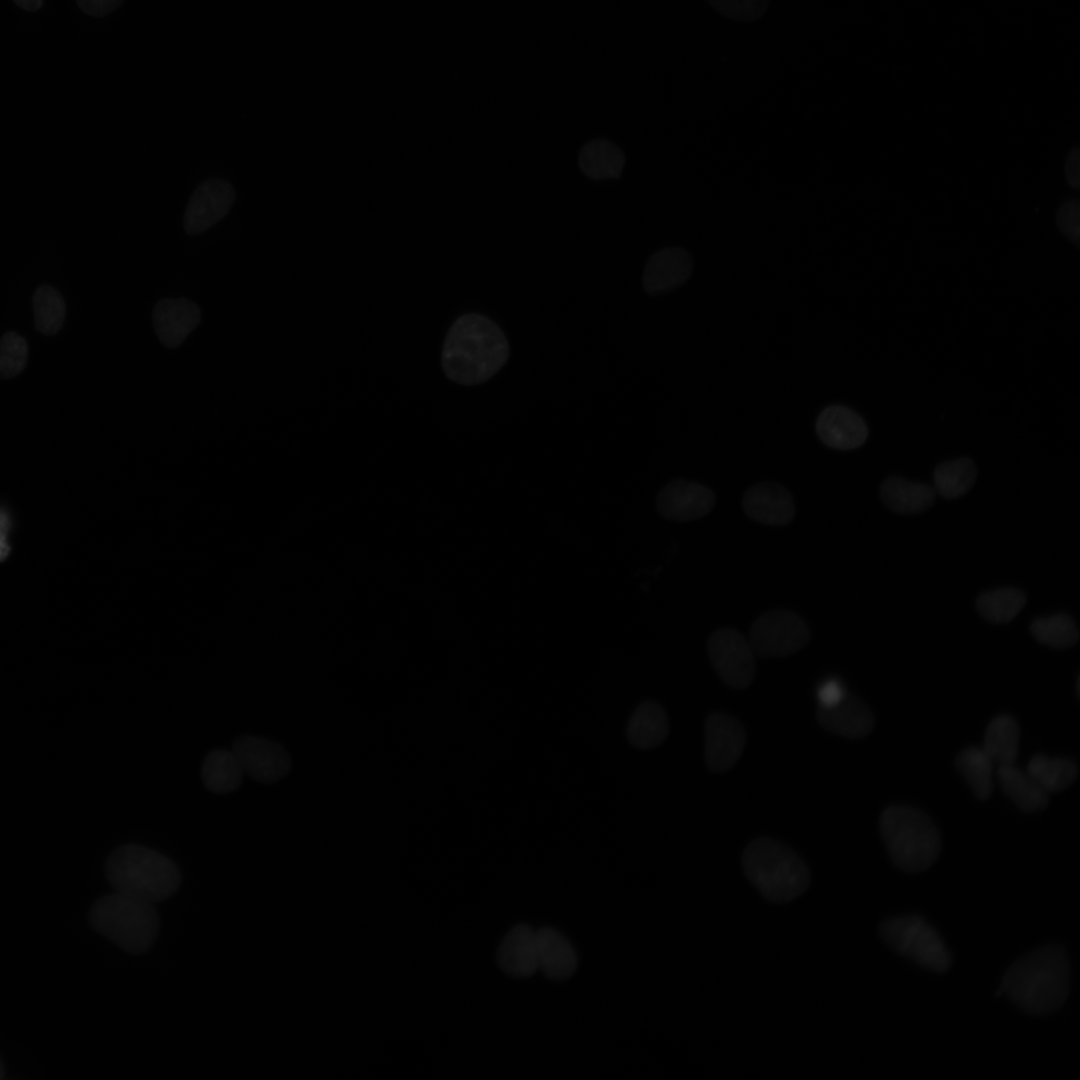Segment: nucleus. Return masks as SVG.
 Listing matches in <instances>:
<instances>
[{
    "mask_svg": "<svg viewBox=\"0 0 1080 1080\" xmlns=\"http://www.w3.org/2000/svg\"><path fill=\"white\" fill-rule=\"evenodd\" d=\"M509 343L499 326L488 317L468 313L450 327L441 362L446 376L462 385L481 384L507 362Z\"/></svg>",
    "mask_w": 1080,
    "mask_h": 1080,
    "instance_id": "f257e3e1",
    "label": "nucleus"
},
{
    "mask_svg": "<svg viewBox=\"0 0 1080 1080\" xmlns=\"http://www.w3.org/2000/svg\"><path fill=\"white\" fill-rule=\"evenodd\" d=\"M1070 968L1064 949L1046 945L1015 962L1004 975L1000 993L1032 1015L1054 1012L1065 1002Z\"/></svg>",
    "mask_w": 1080,
    "mask_h": 1080,
    "instance_id": "f03ea898",
    "label": "nucleus"
},
{
    "mask_svg": "<svg viewBox=\"0 0 1080 1080\" xmlns=\"http://www.w3.org/2000/svg\"><path fill=\"white\" fill-rule=\"evenodd\" d=\"M745 876L769 902L789 903L810 886L811 874L802 857L786 844L767 836L751 840L742 858Z\"/></svg>",
    "mask_w": 1080,
    "mask_h": 1080,
    "instance_id": "7ed1b4c3",
    "label": "nucleus"
},
{
    "mask_svg": "<svg viewBox=\"0 0 1080 1080\" xmlns=\"http://www.w3.org/2000/svg\"><path fill=\"white\" fill-rule=\"evenodd\" d=\"M105 872L115 892L151 903L171 897L181 882L180 871L173 861L135 844L115 849L106 861Z\"/></svg>",
    "mask_w": 1080,
    "mask_h": 1080,
    "instance_id": "20e7f679",
    "label": "nucleus"
},
{
    "mask_svg": "<svg viewBox=\"0 0 1080 1080\" xmlns=\"http://www.w3.org/2000/svg\"><path fill=\"white\" fill-rule=\"evenodd\" d=\"M880 833L892 862L901 870L918 873L928 869L941 850V836L922 811L891 805L880 817Z\"/></svg>",
    "mask_w": 1080,
    "mask_h": 1080,
    "instance_id": "39448f33",
    "label": "nucleus"
},
{
    "mask_svg": "<svg viewBox=\"0 0 1080 1080\" xmlns=\"http://www.w3.org/2000/svg\"><path fill=\"white\" fill-rule=\"evenodd\" d=\"M91 927L131 954H141L155 942L160 920L153 903L114 892L99 898L89 912Z\"/></svg>",
    "mask_w": 1080,
    "mask_h": 1080,
    "instance_id": "423d86ee",
    "label": "nucleus"
},
{
    "mask_svg": "<svg viewBox=\"0 0 1080 1080\" xmlns=\"http://www.w3.org/2000/svg\"><path fill=\"white\" fill-rule=\"evenodd\" d=\"M883 940L898 954L923 968L943 973L951 956L938 932L922 917L905 915L882 922Z\"/></svg>",
    "mask_w": 1080,
    "mask_h": 1080,
    "instance_id": "0eeeda50",
    "label": "nucleus"
},
{
    "mask_svg": "<svg viewBox=\"0 0 1080 1080\" xmlns=\"http://www.w3.org/2000/svg\"><path fill=\"white\" fill-rule=\"evenodd\" d=\"M811 633L805 619L788 609H774L752 623L748 640L756 656L786 657L805 648Z\"/></svg>",
    "mask_w": 1080,
    "mask_h": 1080,
    "instance_id": "6e6552de",
    "label": "nucleus"
},
{
    "mask_svg": "<svg viewBox=\"0 0 1080 1080\" xmlns=\"http://www.w3.org/2000/svg\"><path fill=\"white\" fill-rule=\"evenodd\" d=\"M707 653L714 671L728 687L743 690L751 685L756 675V655L738 630H714L707 640Z\"/></svg>",
    "mask_w": 1080,
    "mask_h": 1080,
    "instance_id": "1a4fd4ad",
    "label": "nucleus"
},
{
    "mask_svg": "<svg viewBox=\"0 0 1080 1080\" xmlns=\"http://www.w3.org/2000/svg\"><path fill=\"white\" fill-rule=\"evenodd\" d=\"M704 760L713 773L730 770L743 754L746 733L741 722L730 714L716 711L704 724Z\"/></svg>",
    "mask_w": 1080,
    "mask_h": 1080,
    "instance_id": "9d476101",
    "label": "nucleus"
},
{
    "mask_svg": "<svg viewBox=\"0 0 1080 1080\" xmlns=\"http://www.w3.org/2000/svg\"><path fill=\"white\" fill-rule=\"evenodd\" d=\"M244 774L259 783L271 784L284 777L291 766L287 751L278 743L256 736H242L232 745Z\"/></svg>",
    "mask_w": 1080,
    "mask_h": 1080,
    "instance_id": "9b49d317",
    "label": "nucleus"
},
{
    "mask_svg": "<svg viewBox=\"0 0 1080 1080\" xmlns=\"http://www.w3.org/2000/svg\"><path fill=\"white\" fill-rule=\"evenodd\" d=\"M235 200L232 184L223 179H209L200 184L186 206L184 229L189 235L205 232L231 210Z\"/></svg>",
    "mask_w": 1080,
    "mask_h": 1080,
    "instance_id": "f8f14e48",
    "label": "nucleus"
},
{
    "mask_svg": "<svg viewBox=\"0 0 1080 1080\" xmlns=\"http://www.w3.org/2000/svg\"><path fill=\"white\" fill-rule=\"evenodd\" d=\"M715 503V494L709 487L678 479L669 482L660 490L656 499V508L658 513L667 520L687 522L708 515Z\"/></svg>",
    "mask_w": 1080,
    "mask_h": 1080,
    "instance_id": "ddd939ff",
    "label": "nucleus"
},
{
    "mask_svg": "<svg viewBox=\"0 0 1080 1080\" xmlns=\"http://www.w3.org/2000/svg\"><path fill=\"white\" fill-rule=\"evenodd\" d=\"M815 716L823 729L847 739L864 738L874 727V716L868 705L849 694L833 705H818Z\"/></svg>",
    "mask_w": 1080,
    "mask_h": 1080,
    "instance_id": "4468645a",
    "label": "nucleus"
},
{
    "mask_svg": "<svg viewBox=\"0 0 1080 1080\" xmlns=\"http://www.w3.org/2000/svg\"><path fill=\"white\" fill-rule=\"evenodd\" d=\"M742 507L746 516L763 525L785 526L795 516V505L789 491L775 482H760L744 494Z\"/></svg>",
    "mask_w": 1080,
    "mask_h": 1080,
    "instance_id": "2eb2a0df",
    "label": "nucleus"
},
{
    "mask_svg": "<svg viewBox=\"0 0 1080 1080\" xmlns=\"http://www.w3.org/2000/svg\"><path fill=\"white\" fill-rule=\"evenodd\" d=\"M694 269L692 255L679 247H668L654 253L643 273V287L651 295L673 290L685 283Z\"/></svg>",
    "mask_w": 1080,
    "mask_h": 1080,
    "instance_id": "dca6fc26",
    "label": "nucleus"
},
{
    "mask_svg": "<svg viewBox=\"0 0 1080 1080\" xmlns=\"http://www.w3.org/2000/svg\"><path fill=\"white\" fill-rule=\"evenodd\" d=\"M816 432L825 445L838 450L855 449L868 436V428L862 417L842 405L829 406L819 414Z\"/></svg>",
    "mask_w": 1080,
    "mask_h": 1080,
    "instance_id": "f3484780",
    "label": "nucleus"
},
{
    "mask_svg": "<svg viewBox=\"0 0 1080 1080\" xmlns=\"http://www.w3.org/2000/svg\"><path fill=\"white\" fill-rule=\"evenodd\" d=\"M199 307L185 298H169L159 301L153 310V324L163 345L175 348L182 344L199 324Z\"/></svg>",
    "mask_w": 1080,
    "mask_h": 1080,
    "instance_id": "a211bd4d",
    "label": "nucleus"
},
{
    "mask_svg": "<svg viewBox=\"0 0 1080 1080\" xmlns=\"http://www.w3.org/2000/svg\"><path fill=\"white\" fill-rule=\"evenodd\" d=\"M498 962L510 976L533 975L538 970L536 931L527 925L512 928L501 942Z\"/></svg>",
    "mask_w": 1080,
    "mask_h": 1080,
    "instance_id": "6ab92c4d",
    "label": "nucleus"
},
{
    "mask_svg": "<svg viewBox=\"0 0 1080 1080\" xmlns=\"http://www.w3.org/2000/svg\"><path fill=\"white\" fill-rule=\"evenodd\" d=\"M538 970L552 980L572 976L577 968V954L559 931L543 927L536 931Z\"/></svg>",
    "mask_w": 1080,
    "mask_h": 1080,
    "instance_id": "aec40b11",
    "label": "nucleus"
},
{
    "mask_svg": "<svg viewBox=\"0 0 1080 1080\" xmlns=\"http://www.w3.org/2000/svg\"><path fill=\"white\" fill-rule=\"evenodd\" d=\"M935 496L933 487L900 477H890L880 487L884 505L899 514L922 513L934 504Z\"/></svg>",
    "mask_w": 1080,
    "mask_h": 1080,
    "instance_id": "412c9836",
    "label": "nucleus"
},
{
    "mask_svg": "<svg viewBox=\"0 0 1080 1080\" xmlns=\"http://www.w3.org/2000/svg\"><path fill=\"white\" fill-rule=\"evenodd\" d=\"M996 778L1004 794L1022 811L1027 813L1044 810L1049 803L1047 793L1026 772L1014 764L998 766Z\"/></svg>",
    "mask_w": 1080,
    "mask_h": 1080,
    "instance_id": "4be33fe9",
    "label": "nucleus"
},
{
    "mask_svg": "<svg viewBox=\"0 0 1080 1080\" xmlns=\"http://www.w3.org/2000/svg\"><path fill=\"white\" fill-rule=\"evenodd\" d=\"M669 721L667 714L656 701L641 703L632 714L627 725V739L639 749H651L660 745L668 736Z\"/></svg>",
    "mask_w": 1080,
    "mask_h": 1080,
    "instance_id": "5701e85b",
    "label": "nucleus"
},
{
    "mask_svg": "<svg viewBox=\"0 0 1080 1080\" xmlns=\"http://www.w3.org/2000/svg\"><path fill=\"white\" fill-rule=\"evenodd\" d=\"M1020 742V728L1010 715H998L988 724L982 750L998 766L1014 764Z\"/></svg>",
    "mask_w": 1080,
    "mask_h": 1080,
    "instance_id": "b1692460",
    "label": "nucleus"
},
{
    "mask_svg": "<svg viewBox=\"0 0 1080 1080\" xmlns=\"http://www.w3.org/2000/svg\"><path fill=\"white\" fill-rule=\"evenodd\" d=\"M625 164L623 151L610 141L596 139L585 144L579 153L582 172L592 179L617 178Z\"/></svg>",
    "mask_w": 1080,
    "mask_h": 1080,
    "instance_id": "393cba45",
    "label": "nucleus"
},
{
    "mask_svg": "<svg viewBox=\"0 0 1080 1080\" xmlns=\"http://www.w3.org/2000/svg\"><path fill=\"white\" fill-rule=\"evenodd\" d=\"M243 775L241 765L232 750L218 749L210 752L201 768L204 786L216 794H227L236 790L242 783Z\"/></svg>",
    "mask_w": 1080,
    "mask_h": 1080,
    "instance_id": "a878e982",
    "label": "nucleus"
},
{
    "mask_svg": "<svg viewBox=\"0 0 1080 1080\" xmlns=\"http://www.w3.org/2000/svg\"><path fill=\"white\" fill-rule=\"evenodd\" d=\"M1026 772L1047 793L1061 792L1076 780L1077 764L1066 757L1035 755L1028 763Z\"/></svg>",
    "mask_w": 1080,
    "mask_h": 1080,
    "instance_id": "bb28decb",
    "label": "nucleus"
},
{
    "mask_svg": "<svg viewBox=\"0 0 1080 1080\" xmlns=\"http://www.w3.org/2000/svg\"><path fill=\"white\" fill-rule=\"evenodd\" d=\"M993 762L982 748L970 747L961 751L955 767L974 795L987 800L993 792Z\"/></svg>",
    "mask_w": 1080,
    "mask_h": 1080,
    "instance_id": "cd10ccee",
    "label": "nucleus"
},
{
    "mask_svg": "<svg viewBox=\"0 0 1080 1080\" xmlns=\"http://www.w3.org/2000/svg\"><path fill=\"white\" fill-rule=\"evenodd\" d=\"M1026 595L1017 588H999L979 595L976 606L979 614L989 622L1006 624L1024 608Z\"/></svg>",
    "mask_w": 1080,
    "mask_h": 1080,
    "instance_id": "c85d7f7f",
    "label": "nucleus"
},
{
    "mask_svg": "<svg viewBox=\"0 0 1080 1080\" xmlns=\"http://www.w3.org/2000/svg\"><path fill=\"white\" fill-rule=\"evenodd\" d=\"M977 469L969 458H959L939 464L933 474L937 492L948 499L963 496L974 485Z\"/></svg>",
    "mask_w": 1080,
    "mask_h": 1080,
    "instance_id": "c756f323",
    "label": "nucleus"
},
{
    "mask_svg": "<svg viewBox=\"0 0 1080 1080\" xmlns=\"http://www.w3.org/2000/svg\"><path fill=\"white\" fill-rule=\"evenodd\" d=\"M34 324L40 333L52 336L64 324L66 305L60 292L51 285L39 286L32 298Z\"/></svg>",
    "mask_w": 1080,
    "mask_h": 1080,
    "instance_id": "7c9ffc66",
    "label": "nucleus"
},
{
    "mask_svg": "<svg viewBox=\"0 0 1080 1080\" xmlns=\"http://www.w3.org/2000/svg\"><path fill=\"white\" fill-rule=\"evenodd\" d=\"M1030 631L1039 643L1054 649L1071 648L1079 640L1076 622L1064 613L1034 620Z\"/></svg>",
    "mask_w": 1080,
    "mask_h": 1080,
    "instance_id": "2f4dec72",
    "label": "nucleus"
},
{
    "mask_svg": "<svg viewBox=\"0 0 1080 1080\" xmlns=\"http://www.w3.org/2000/svg\"><path fill=\"white\" fill-rule=\"evenodd\" d=\"M28 345L16 332H7L0 339V379H10L20 374L27 363Z\"/></svg>",
    "mask_w": 1080,
    "mask_h": 1080,
    "instance_id": "473e14b6",
    "label": "nucleus"
},
{
    "mask_svg": "<svg viewBox=\"0 0 1080 1080\" xmlns=\"http://www.w3.org/2000/svg\"><path fill=\"white\" fill-rule=\"evenodd\" d=\"M721 15L735 21L750 22L762 17L769 0H705Z\"/></svg>",
    "mask_w": 1080,
    "mask_h": 1080,
    "instance_id": "72a5a7b5",
    "label": "nucleus"
},
{
    "mask_svg": "<svg viewBox=\"0 0 1080 1080\" xmlns=\"http://www.w3.org/2000/svg\"><path fill=\"white\" fill-rule=\"evenodd\" d=\"M76 2L85 14L103 17L117 10L124 0H76Z\"/></svg>",
    "mask_w": 1080,
    "mask_h": 1080,
    "instance_id": "f704fd0d",
    "label": "nucleus"
},
{
    "mask_svg": "<svg viewBox=\"0 0 1080 1080\" xmlns=\"http://www.w3.org/2000/svg\"><path fill=\"white\" fill-rule=\"evenodd\" d=\"M845 694L846 693L839 682L835 680L827 681L819 690V705H833L837 703Z\"/></svg>",
    "mask_w": 1080,
    "mask_h": 1080,
    "instance_id": "c9c22d12",
    "label": "nucleus"
},
{
    "mask_svg": "<svg viewBox=\"0 0 1080 1080\" xmlns=\"http://www.w3.org/2000/svg\"><path fill=\"white\" fill-rule=\"evenodd\" d=\"M10 531V519L5 511L0 510V561L5 560L10 553L8 535Z\"/></svg>",
    "mask_w": 1080,
    "mask_h": 1080,
    "instance_id": "e433bc0d",
    "label": "nucleus"
},
{
    "mask_svg": "<svg viewBox=\"0 0 1080 1080\" xmlns=\"http://www.w3.org/2000/svg\"><path fill=\"white\" fill-rule=\"evenodd\" d=\"M22 9L33 12L41 8L43 0H14Z\"/></svg>",
    "mask_w": 1080,
    "mask_h": 1080,
    "instance_id": "4c0bfd02",
    "label": "nucleus"
},
{
    "mask_svg": "<svg viewBox=\"0 0 1080 1080\" xmlns=\"http://www.w3.org/2000/svg\"><path fill=\"white\" fill-rule=\"evenodd\" d=\"M3 1077H4V1066H3V1063H2V1061L0 1059V1080L3 1079Z\"/></svg>",
    "mask_w": 1080,
    "mask_h": 1080,
    "instance_id": "58836bf2",
    "label": "nucleus"
}]
</instances>
